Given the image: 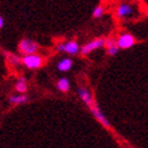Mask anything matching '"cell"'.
<instances>
[{
    "label": "cell",
    "mask_w": 148,
    "mask_h": 148,
    "mask_svg": "<svg viewBox=\"0 0 148 148\" xmlns=\"http://www.w3.org/2000/svg\"><path fill=\"white\" fill-rule=\"evenodd\" d=\"M22 63L24 66H27L28 69H39L41 68V65L43 63V59L41 56L36 54V53H32V54H24V57L22 58Z\"/></svg>",
    "instance_id": "cell-1"
},
{
    "label": "cell",
    "mask_w": 148,
    "mask_h": 148,
    "mask_svg": "<svg viewBox=\"0 0 148 148\" xmlns=\"http://www.w3.org/2000/svg\"><path fill=\"white\" fill-rule=\"evenodd\" d=\"M18 48H19L21 53H23V54H32V53H36V52H38L39 46H38V43L34 42L30 39H23L19 42Z\"/></svg>",
    "instance_id": "cell-2"
},
{
    "label": "cell",
    "mask_w": 148,
    "mask_h": 148,
    "mask_svg": "<svg viewBox=\"0 0 148 148\" xmlns=\"http://www.w3.org/2000/svg\"><path fill=\"white\" fill-rule=\"evenodd\" d=\"M57 49L59 52H65L70 56H76L79 52V45L76 41H68V42H62L57 46Z\"/></svg>",
    "instance_id": "cell-3"
},
{
    "label": "cell",
    "mask_w": 148,
    "mask_h": 148,
    "mask_svg": "<svg viewBox=\"0 0 148 148\" xmlns=\"http://www.w3.org/2000/svg\"><path fill=\"white\" fill-rule=\"evenodd\" d=\"M116 41H117V45H118V47H119V49L131 48L132 46L135 45V42H136L135 41V38L131 34H129V33H125V34L119 35Z\"/></svg>",
    "instance_id": "cell-4"
},
{
    "label": "cell",
    "mask_w": 148,
    "mask_h": 148,
    "mask_svg": "<svg viewBox=\"0 0 148 148\" xmlns=\"http://www.w3.org/2000/svg\"><path fill=\"white\" fill-rule=\"evenodd\" d=\"M103 45H105V39H95L90 42L86 43V45L83 47H81V53H82L83 56H88L89 53H92V52L97 51L101 47H103Z\"/></svg>",
    "instance_id": "cell-5"
},
{
    "label": "cell",
    "mask_w": 148,
    "mask_h": 148,
    "mask_svg": "<svg viewBox=\"0 0 148 148\" xmlns=\"http://www.w3.org/2000/svg\"><path fill=\"white\" fill-rule=\"evenodd\" d=\"M89 108H90V111H92L93 116H94L95 118H97V121H99V123H101L105 128H111V123L108 122V119L105 117V114H103V113L101 112V110H100L97 105H95V103H94L93 106H90Z\"/></svg>",
    "instance_id": "cell-6"
},
{
    "label": "cell",
    "mask_w": 148,
    "mask_h": 148,
    "mask_svg": "<svg viewBox=\"0 0 148 148\" xmlns=\"http://www.w3.org/2000/svg\"><path fill=\"white\" fill-rule=\"evenodd\" d=\"M77 93H78V97L81 98L86 105L88 107H90L94 105V100H93V97H92V93L87 89V88H83V87H79L77 89Z\"/></svg>",
    "instance_id": "cell-7"
},
{
    "label": "cell",
    "mask_w": 148,
    "mask_h": 148,
    "mask_svg": "<svg viewBox=\"0 0 148 148\" xmlns=\"http://www.w3.org/2000/svg\"><path fill=\"white\" fill-rule=\"evenodd\" d=\"M132 12H134V9H132L131 5H129V4H121L119 6L117 7L116 14H117L118 18H125V17L131 16Z\"/></svg>",
    "instance_id": "cell-8"
},
{
    "label": "cell",
    "mask_w": 148,
    "mask_h": 148,
    "mask_svg": "<svg viewBox=\"0 0 148 148\" xmlns=\"http://www.w3.org/2000/svg\"><path fill=\"white\" fill-rule=\"evenodd\" d=\"M103 47L106 48V53L111 57H113L118 53V51H119V47L117 45V41L114 39H107L105 40V45Z\"/></svg>",
    "instance_id": "cell-9"
},
{
    "label": "cell",
    "mask_w": 148,
    "mask_h": 148,
    "mask_svg": "<svg viewBox=\"0 0 148 148\" xmlns=\"http://www.w3.org/2000/svg\"><path fill=\"white\" fill-rule=\"evenodd\" d=\"M72 59L71 58H63L62 60H59L57 64V68L62 72H68L72 69Z\"/></svg>",
    "instance_id": "cell-10"
},
{
    "label": "cell",
    "mask_w": 148,
    "mask_h": 148,
    "mask_svg": "<svg viewBox=\"0 0 148 148\" xmlns=\"http://www.w3.org/2000/svg\"><path fill=\"white\" fill-rule=\"evenodd\" d=\"M28 98L25 97V95L23 93H19L18 95H12V97H10L9 101L11 103H13V105H19V103H24L27 102Z\"/></svg>",
    "instance_id": "cell-11"
},
{
    "label": "cell",
    "mask_w": 148,
    "mask_h": 148,
    "mask_svg": "<svg viewBox=\"0 0 148 148\" xmlns=\"http://www.w3.org/2000/svg\"><path fill=\"white\" fill-rule=\"evenodd\" d=\"M57 88H58V89L59 90H60V92H68L69 89H70V82H69V79L68 78H60V79H59L58 81V82H57Z\"/></svg>",
    "instance_id": "cell-12"
},
{
    "label": "cell",
    "mask_w": 148,
    "mask_h": 148,
    "mask_svg": "<svg viewBox=\"0 0 148 148\" xmlns=\"http://www.w3.org/2000/svg\"><path fill=\"white\" fill-rule=\"evenodd\" d=\"M16 90L18 93H23V94L28 90V84H27V81L24 77H21L18 79V82L16 83Z\"/></svg>",
    "instance_id": "cell-13"
},
{
    "label": "cell",
    "mask_w": 148,
    "mask_h": 148,
    "mask_svg": "<svg viewBox=\"0 0 148 148\" xmlns=\"http://www.w3.org/2000/svg\"><path fill=\"white\" fill-rule=\"evenodd\" d=\"M103 7L102 6H97L95 9L93 10V17L94 18H100V17H102V14H103Z\"/></svg>",
    "instance_id": "cell-14"
},
{
    "label": "cell",
    "mask_w": 148,
    "mask_h": 148,
    "mask_svg": "<svg viewBox=\"0 0 148 148\" xmlns=\"http://www.w3.org/2000/svg\"><path fill=\"white\" fill-rule=\"evenodd\" d=\"M9 60H10V63L13 64V65H18V64L22 63V59L18 58L17 56H13V54H12V56H11V54L9 56Z\"/></svg>",
    "instance_id": "cell-15"
},
{
    "label": "cell",
    "mask_w": 148,
    "mask_h": 148,
    "mask_svg": "<svg viewBox=\"0 0 148 148\" xmlns=\"http://www.w3.org/2000/svg\"><path fill=\"white\" fill-rule=\"evenodd\" d=\"M4 23H5V22H4V18H3L1 16H0V29H1V28L4 27Z\"/></svg>",
    "instance_id": "cell-16"
}]
</instances>
